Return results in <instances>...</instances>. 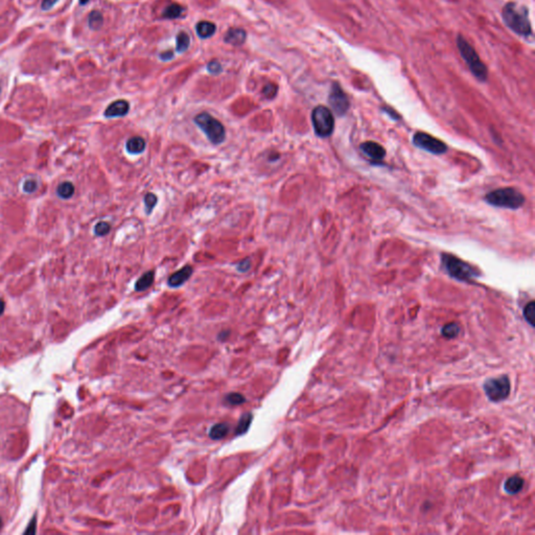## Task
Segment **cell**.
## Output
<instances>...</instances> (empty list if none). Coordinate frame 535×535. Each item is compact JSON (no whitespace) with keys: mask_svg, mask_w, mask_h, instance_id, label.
<instances>
[{"mask_svg":"<svg viewBox=\"0 0 535 535\" xmlns=\"http://www.w3.org/2000/svg\"><path fill=\"white\" fill-rule=\"evenodd\" d=\"M502 19L508 29L524 38L532 37V27L527 6L515 1L507 2L502 10Z\"/></svg>","mask_w":535,"mask_h":535,"instance_id":"obj_1","label":"cell"},{"mask_svg":"<svg viewBox=\"0 0 535 535\" xmlns=\"http://www.w3.org/2000/svg\"><path fill=\"white\" fill-rule=\"evenodd\" d=\"M456 44L463 61L468 65L469 69L473 74L474 78L481 83H485L488 78L487 67L482 62L478 53L475 52V49L470 44V42L461 33L457 36Z\"/></svg>","mask_w":535,"mask_h":535,"instance_id":"obj_2","label":"cell"},{"mask_svg":"<svg viewBox=\"0 0 535 535\" xmlns=\"http://www.w3.org/2000/svg\"><path fill=\"white\" fill-rule=\"evenodd\" d=\"M485 200L492 206L508 209H517L522 207L525 203V197L523 196V193L512 188L492 190L486 194Z\"/></svg>","mask_w":535,"mask_h":535,"instance_id":"obj_3","label":"cell"},{"mask_svg":"<svg viewBox=\"0 0 535 535\" xmlns=\"http://www.w3.org/2000/svg\"><path fill=\"white\" fill-rule=\"evenodd\" d=\"M193 121L212 144L219 146L224 142L226 138L225 126L217 118L207 112H202L194 117Z\"/></svg>","mask_w":535,"mask_h":535,"instance_id":"obj_4","label":"cell"},{"mask_svg":"<svg viewBox=\"0 0 535 535\" xmlns=\"http://www.w3.org/2000/svg\"><path fill=\"white\" fill-rule=\"evenodd\" d=\"M442 262L447 273L453 278L460 282H471L472 279L477 278L479 273L468 262L449 254H444L442 256Z\"/></svg>","mask_w":535,"mask_h":535,"instance_id":"obj_5","label":"cell"},{"mask_svg":"<svg viewBox=\"0 0 535 535\" xmlns=\"http://www.w3.org/2000/svg\"><path fill=\"white\" fill-rule=\"evenodd\" d=\"M312 123L315 133L322 138L329 137L335 129L334 114L325 106H317L312 112Z\"/></svg>","mask_w":535,"mask_h":535,"instance_id":"obj_6","label":"cell"},{"mask_svg":"<svg viewBox=\"0 0 535 535\" xmlns=\"http://www.w3.org/2000/svg\"><path fill=\"white\" fill-rule=\"evenodd\" d=\"M484 390L491 402L504 401L510 393V381L506 376L489 378L484 383Z\"/></svg>","mask_w":535,"mask_h":535,"instance_id":"obj_7","label":"cell"},{"mask_svg":"<svg viewBox=\"0 0 535 535\" xmlns=\"http://www.w3.org/2000/svg\"><path fill=\"white\" fill-rule=\"evenodd\" d=\"M413 143L417 148L430 152L432 153V154H435V155L444 154V153L447 151L446 144L443 141H441L436 137H433L432 135L423 133V132H417L414 135Z\"/></svg>","mask_w":535,"mask_h":535,"instance_id":"obj_8","label":"cell"},{"mask_svg":"<svg viewBox=\"0 0 535 535\" xmlns=\"http://www.w3.org/2000/svg\"><path fill=\"white\" fill-rule=\"evenodd\" d=\"M328 101L334 112L339 116L344 115L349 109V98L338 83L332 85Z\"/></svg>","mask_w":535,"mask_h":535,"instance_id":"obj_9","label":"cell"},{"mask_svg":"<svg viewBox=\"0 0 535 535\" xmlns=\"http://www.w3.org/2000/svg\"><path fill=\"white\" fill-rule=\"evenodd\" d=\"M130 111V104L125 99H117L110 104L105 110V116L107 118L123 117Z\"/></svg>","mask_w":535,"mask_h":535,"instance_id":"obj_10","label":"cell"},{"mask_svg":"<svg viewBox=\"0 0 535 535\" xmlns=\"http://www.w3.org/2000/svg\"><path fill=\"white\" fill-rule=\"evenodd\" d=\"M193 269L191 266H184L182 269L178 270L174 274L168 277L167 284L169 287H179L182 284H184L192 275Z\"/></svg>","mask_w":535,"mask_h":535,"instance_id":"obj_11","label":"cell"},{"mask_svg":"<svg viewBox=\"0 0 535 535\" xmlns=\"http://www.w3.org/2000/svg\"><path fill=\"white\" fill-rule=\"evenodd\" d=\"M361 150L363 151V153L365 155H367L370 159L375 160V161H380L383 160L385 155H386V151L385 149L380 146V144L375 142V141H366L362 143L360 146Z\"/></svg>","mask_w":535,"mask_h":535,"instance_id":"obj_12","label":"cell"},{"mask_svg":"<svg viewBox=\"0 0 535 535\" xmlns=\"http://www.w3.org/2000/svg\"><path fill=\"white\" fill-rule=\"evenodd\" d=\"M246 38H247V32H246L243 29L232 28L227 31L224 40L226 43H229L234 46H240L245 43Z\"/></svg>","mask_w":535,"mask_h":535,"instance_id":"obj_13","label":"cell"},{"mask_svg":"<svg viewBox=\"0 0 535 535\" xmlns=\"http://www.w3.org/2000/svg\"><path fill=\"white\" fill-rule=\"evenodd\" d=\"M146 147H147L146 140H144L142 137H140V136H134V137H131L130 139H128V141H126V152L131 155L141 154V153L146 151Z\"/></svg>","mask_w":535,"mask_h":535,"instance_id":"obj_14","label":"cell"},{"mask_svg":"<svg viewBox=\"0 0 535 535\" xmlns=\"http://www.w3.org/2000/svg\"><path fill=\"white\" fill-rule=\"evenodd\" d=\"M196 31H197V33L198 36L202 39H207V38H210L215 35V32L217 31V27L215 23L212 22H209V21H200L197 25H196Z\"/></svg>","mask_w":535,"mask_h":535,"instance_id":"obj_15","label":"cell"},{"mask_svg":"<svg viewBox=\"0 0 535 535\" xmlns=\"http://www.w3.org/2000/svg\"><path fill=\"white\" fill-rule=\"evenodd\" d=\"M524 486V480L520 475H513V477L507 479L504 484V489L509 495H515L520 492Z\"/></svg>","mask_w":535,"mask_h":535,"instance_id":"obj_16","label":"cell"},{"mask_svg":"<svg viewBox=\"0 0 535 535\" xmlns=\"http://www.w3.org/2000/svg\"><path fill=\"white\" fill-rule=\"evenodd\" d=\"M154 277H155L154 271H149V272H147V273H144L137 280V282H136L135 291H137V292L146 291L147 288H149L153 284V283H154Z\"/></svg>","mask_w":535,"mask_h":535,"instance_id":"obj_17","label":"cell"},{"mask_svg":"<svg viewBox=\"0 0 535 535\" xmlns=\"http://www.w3.org/2000/svg\"><path fill=\"white\" fill-rule=\"evenodd\" d=\"M229 432V426L227 423H217L212 426L209 431V437L214 440H220L224 438Z\"/></svg>","mask_w":535,"mask_h":535,"instance_id":"obj_18","label":"cell"},{"mask_svg":"<svg viewBox=\"0 0 535 535\" xmlns=\"http://www.w3.org/2000/svg\"><path fill=\"white\" fill-rule=\"evenodd\" d=\"M252 420H253V415L251 413H245L244 415H242V417L239 423H237L236 429H235V435H244L245 433L249 430Z\"/></svg>","mask_w":535,"mask_h":535,"instance_id":"obj_19","label":"cell"},{"mask_svg":"<svg viewBox=\"0 0 535 535\" xmlns=\"http://www.w3.org/2000/svg\"><path fill=\"white\" fill-rule=\"evenodd\" d=\"M183 12H184V7L182 5L178 3H173L165 8L162 16L164 19H177L183 14Z\"/></svg>","mask_w":535,"mask_h":535,"instance_id":"obj_20","label":"cell"},{"mask_svg":"<svg viewBox=\"0 0 535 535\" xmlns=\"http://www.w3.org/2000/svg\"><path fill=\"white\" fill-rule=\"evenodd\" d=\"M74 193V186L71 182H63L58 186L57 194L61 199H69Z\"/></svg>","mask_w":535,"mask_h":535,"instance_id":"obj_21","label":"cell"},{"mask_svg":"<svg viewBox=\"0 0 535 535\" xmlns=\"http://www.w3.org/2000/svg\"><path fill=\"white\" fill-rule=\"evenodd\" d=\"M176 41H177L176 48L178 53H184L185 50L189 47L190 38L185 31H181L178 33Z\"/></svg>","mask_w":535,"mask_h":535,"instance_id":"obj_22","label":"cell"},{"mask_svg":"<svg viewBox=\"0 0 535 535\" xmlns=\"http://www.w3.org/2000/svg\"><path fill=\"white\" fill-rule=\"evenodd\" d=\"M103 23H104L103 15H101L98 11H93L92 13H90L89 18H88V24L91 30L93 31L99 30L101 28V25H103Z\"/></svg>","mask_w":535,"mask_h":535,"instance_id":"obj_23","label":"cell"},{"mask_svg":"<svg viewBox=\"0 0 535 535\" xmlns=\"http://www.w3.org/2000/svg\"><path fill=\"white\" fill-rule=\"evenodd\" d=\"M459 333H460L459 324L455 323V322H453V323L445 324L442 327V329H441V334H442V336L448 339L456 338L458 335H459Z\"/></svg>","mask_w":535,"mask_h":535,"instance_id":"obj_24","label":"cell"},{"mask_svg":"<svg viewBox=\"0 0 535 535\" xmlns=\"http://www.w3.org/2000/svg\"><path fill=\"white\" fill-rule=\"evenodd\" d=\"M524 317L531 326H534L535 319V302L531 301L524 309Z\"/></svg>","mask_w":535,"mask_h":535,"instance_id":"obj_25","label":"cell"},{"mask_svg":"<svg viewBox=\"0 0 535 535\" xmlns=\"http://www.w3.org/2000/svg\"><path fill=\"white\" fill-rule=\"evenodd\" d=\"M246 402V398L243 394L241 393H236V392H232V393H229L228 395L225 396V403L227 405H230V406H237V405H242Z\"/></svg>","mask_w":535,"mask_h":535,"instance_id":"obj_26","label":"cell"},{"mask_svg":"<svg viewBox=\"0 0 535 535\" xmlns=\"http://www.w3.org/2000/svg\"><path fill=\"white\" fill-rule=\"evenodd\" d=\"M144 204H146V211L147 215H151L153 209L155 208L157 204V196L154 193L149 192L144 196Z\"/></svg>","mask_w":535,"mask_h":535,"instance_id":"obj_27","label":"cell"},{"mask_svg":"<svg viewBox=\"0 0 535 535\" xmlns=\"http://www.w3.org/2000/svg\"><path fill=\"white\" fill-rule=\"evenodd\" d=\"M110 230H111V225L107 222H104V220L98 222L94 227V232L98 236L107 235L110 232Z\"/></svg>","mask_w":535,"mask_h":535,"instance_id":"obj_28","label":"cell"},{"mask_svg":"<svg viewBox=\"0 0 535 535\" xmlns=\"http://www.w3.org/2000/svg\"><path fill=\"white\" fill-rule=\"evenodd\" d=\"M277 91H278V87L276 86V85L269 83L264 87V89H262V94L265 95L266 98L272 99L276 96Z\"/></svg>","mask_w":535,"mask_h":535,"instance_id":"obj_29","label":"cell"},{"mask_svg":"<svg viewBox=\"0 0 535 535\" xmlns=\"http://www.w3.org/2000/svg\"><path fill=\"white\" fill-rule=\"evenodd\" d=\"M38 185H39V183H38L37 180L29 179V180H27L23 183V190L25 192H28V193H31V192L37 190Z\"/></svg>","mask_w":535,"mask_h":535,"instance_id":"obj_30","label":"cell"},{"mask_svg":"<svg viewBox=\"0 0 535 535\" xmlns=\"http://www.w3.org/2000/svg\"><path fill=\"white\" fill-rule=\"evenodd\" d=\"M207 69L212 74H219L220 71H222V66H220V64L218 61H211L207 65Z\"/></svg>","mask_w":535,"mask_h":535,"instance_id":"obj_31","label":"cell"},{"mask_svg":"<svg viewBox=\"0 0 535 535\" xmlns=\"http://www.w3.org/2000/svg\"><path fill=\"white\" fill-rule=\"evenodd\" d=\"M251 268V260L250 258H245L243 260H241L239 264H237L236 266V269L239 270L240 272H242V273H245V272H247L249 269Z\"/></svg>","mask_w":535,"mask_h":535,"instance_id":"obj_32","label":"cell"},{"mask_svg":"<svg viewBox=\"0 0 535 535\" xmlns=\"http://www.w3.org/2000/svg\"><path fill=\"white\" fill-rule=\"evenodd\" d=\"M58 1H59V0H43V2H42L41 6L44 11H47V10H49V8H52Z\"/></svg>","mask_w":535,"mask_h":535,"instance_id":"obj_33","label":"cell"},{"mask_svg":"<svg viewBox=\"0 0 535 535\" xmlns=\"http://www.w3.org/2000/svg\"><path fill=\"white\" fill-rule=\"evenodd\" d=\"M173 57H174V53L172 52V50H167V52L160 55V58L162 59V60H171Z\"/></svg>","mask_w":535,"mask_h":535,"instance_id":"obj_34","label":"cell"},{"mask_svg":"<svg viewBox=\"0 0 535 535\" xmlns=\"http://www.w3.org/2000/svg\"><path fill=\"white\" fill-rule=\"evenodd\" d=\"M384 111H385V112H387L388 114H390V115H391V117H392V118H394V120H398V118H400V116H398L397 114H395L396 112H394V111H393V110H389V109H387V108H384Z\"/></svg>","mask_w":535,"mask_h":535,"instance_id":"obj_35","label":"cell"},{"mask_svg":"<svg viewBox=\"0 0 535 535\" xmlns=\"http://www.w3.org/2000/svg\"><path fill=\"white\" fill-rule=\"evenodd\" d=\"M4 308H5V304H4L3 300L0 299V316H1L2 313L4 312Z\"/></svg>","mask_w":535,"mask_h":535,"instance_id":"obj_36","label":"cell"},{"mask_svg":"<svg viewBox=\"0 0 535 535\" xmlns=\"http://www.w3.org/2000/svg\"><path fill=\"white\" fill-rule=\"evenodd\" d=\"M89 2V0H80V3L81 4H86Z\"/></svg>","mask_w":535,"mask_h":535,"instance_id":"obj_37","label":"cell"},{"mask_svg":"<svg viewBox=\"0 0 535 535\" xmlns=\"http://www.w3.org/2000/svg\"><path fill=\"white\" fill-rule=\"evenodd\" d=\"M1 526H2V522H1V519H0V528H1Z\"/></svg>","mask_w":535,"mask_h":535,"instance_id":"obj_38","label":"cell"}]
</instances>
